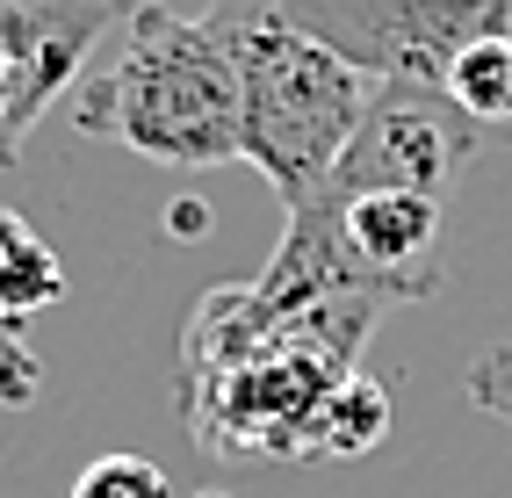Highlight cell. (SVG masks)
Segmentation results:
<instances>
[{
  "label": "cell",
  "mask_w": 512,
  "mask_h": 498,
  "mask_svg": "<svg viewBox=\"0 0 512 498\" xmlns=\"http://www.w3.org/2000/svg\"><path fill=\"white\" fill-rule=\"evenodd\" d=\"M73 123L116 138L152 166H224L238 145V73L224 37L202 15L138 0L116 51L73 87Z\"/></svg>",
  "instance_id": "1"
},
{
  "label": "cell",
  "mask_w": 512,
  "mask_h": 498,
  "mask_svg": "<svg viewBox=\"0 0 512 498\" xmlns=\"http://www.w3.org/2000/svg\"><path fill=\"white\" fill-rule=\"evenodd\" d=\"M202 22L224 37L231 73H238V145H246V166L282 195V210H303L339 166V152L361 130L383 80L354 73L339 51L289 29L267 0H210Z\"/></svg>",
  "instance_id": "2"
},
{
  "label": "cell",
  "mask_w": 512,
  "mask_h": 498,
  "mask_svg": "<svg viewBox=\"0 0 512 498\" xmlns=\"http://www.w3.org/2000/svg\"><path fill=\"white\" fill-rule=\"evenodd\" d=\"M361 369L354 354L325 340H282L267 354H246L231 369L188 376L181 419L210 455H246V462H311V434L325 397Z\"/></svg>",
  "instance_id": "3"
},
{
  "label": "cell",
  "mask_w": 512,
  "mask_h": 498,
  "mask_svg": "<svg viewBox=\"0 0 512 498\" xmlns=\"http://www.w3.org/2000/svg\"><path fill=\"white\" fill-rule=\"evenodd\" d=\"M484 145L491 138L448 102V94L383 80L318 195H433V203H448L462 166Z\"/></svg>",
  "instance_id": "4"
},
{
  "label": "cell",
  "mask_w": 512,
  "mask_h": 498,
  "mask_svg": "<svg viewBox=\"0 0 512 498\" xmlns=\"http://www.w3.org/2000/svg\"><path fill=\"white\" fill-rule=\"evenodd\" d=\"M138 0H0V65L15 94V145L51 116L58 94H73L94 44L130 22Z\"/></svg>",
  "instance_id": "5"
},
{
  "label": "cell",
  "mask_w": 512,
  "mask_h": 498,
  "mask_svg": "<svg viewBox=\"0 0 512 498\" xmlns=\"http://www.w3.org/2000/svg\"><path fill=\"white\" fill-rule=\"evenodd\" d=\"M332 217L354 268L390 296V304H426L440 289V217L433 195H311Z\"/></svg>",
  "instance_id": "6"
},
{
  "label": "cell",
  "mask_w": 512,
  "mask_h": 498,
  "mask_svg": "<svg viewBox=\"0 0 512 498\" xmlns=\"http://www.w3.org/2000/svg\"><path fill=\"white\" fill-rule=\"evenodd\" d=\"M65 296V260L29 231V217L0 210V318L29 325L37 311H51Z\"/></svg>",
  "instance_id": "7"
},
{
  "label": "cell",
  "mask_w": 512,
  "mask_h": 498,
  "mask_svg": "<svg viewBox=\"0 0 512 498\" xmlns=\"http://www.w3.org/2000/svg\"><path fill=\"white\" fill-rule=\"evenodd\" d=\"M390 390L375 383V376H347L332 397H325V412H318V434H311V462H354L368 448H383L390 434Z\"/></svg>",
  "instance_id": "8"
},
{
  "label": "cell",
  "mask_w": 512,
  "mask_h": 498,
  "mask_svg": "<svg viewBox=\"0 0 512 498\" xmlns=\"http://www.w3.org/2000/svg\"><path fill=\"white\" fill-rule=\"evenodd\" d=\"M73 498H174V484L145 455H94L73 484Z\"/></svg>",
  "instance_id": "9"
},
{
  "label": "cell",
  "mask_w": 512,
  "mask_h": 498,
  "mask_svg": "<svg viewBox=\"0 0 512 498\" xmlns=\"http://www.w3.org/2000/svg\"><path fill=\"white\" fill-rule=\"evenodd\" d=\"M37 390H44V361L37 347H29V332L0 318V405L22 412V405H37Z\"/></svg>",
  "instance_id": "10"
},
{
  "label": "cell",
  "mask_w": 512,
  "mask_h": 498,
  "mask_svg": "<svg viewBox=\"0 0 512 498\" xmlns=\"http://www.w3.org/2000/svg\"><path fill=\"white\" fill-rule=\"evenodd\" d=\"M462 397L491 419H512V347H484L462 369Z\"/></svg>",
  "instance_id": "11"
},
{
  "label": "cell",
  "mask_w": 512,
  "mask_h": 498,
  "mask_svg": "<svg viewBox=\"0 0 512 498\" xmlns=\"http://www.w3.org/2000/svg\"><path fill=\"white\" fill-rule=\"evenodd\" d=\"M22 145H15V94H8V65H0V166H15Z\"/></svg>",
  "instance_id": "12"
},
{
  "label": "cell",
  "mask_w": 512,
  "mask_h": 498,
  "mask_svg": "<svg viewBox=\"0 0 512 498\" xmlns=\"http://www.w3.org/2000/svg\"><path fill=\"white\" fill-rule=\"evenodd\" d=\"M166 224H174V239H202L210 210H202V203H174V210H166Z\"/></svg>",
  "instance_id": "13"
},
{
  "label": "cell",
  "mask_w": 512,
  "mask_h": 498,
  "mask_svg": "<svg viewBox=\"0 0 512 498\" xmlns=\"http://www.w3.org/2000/svg\"><path fill=\"white\" fill-rule=\"evenodd\" d=\"M202 498H224V491H202Z\"/></svg>",
  "instance_id": "14"
}]
</instances>
